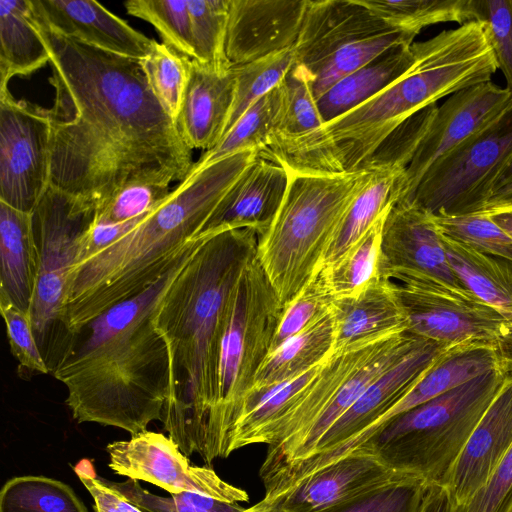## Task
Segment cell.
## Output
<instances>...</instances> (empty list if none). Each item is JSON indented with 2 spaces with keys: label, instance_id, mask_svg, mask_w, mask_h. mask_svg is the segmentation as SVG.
<instances>
[{
  "label": "cell",
  "instance_id": "cell-1",
  "mask_svg": "<svg viewBox=\"0 0 512 512\" xmlns=\"http://www.w3.org/2000/svg\"><path fill=\"white\" fill-rule=\"evenodd\" d=\"M31 14L50 53L55 91L47 109L50 186L97 210L129 185L182 181L194 164L192 150L140 60L66 37Z\"/></svg>",
  "mask_w": 512,
  "mask_h": 512
},
{
  "label": "cell",
  "instance_id": "cell-2",
  "mask_svg": "<svg viewBox=\"0 0 512 512\" xmlns=\"http://www.w3.org/2000/svg\"><path fill=\"white\" fill-rule=\"evenodd\" d=\"M214 233L197 238L154 284L115 304L76 333L52 367L68 391L78 423L121 428L131 436L162 419L169 394V356L153 325L156 307L187 262Z\"/></svg>",
  "mask_w": 512,
  "mask_h": 512
},
{
  "label": "cell",
  "instance_id": "cell-3",
  "mask_svg": "<svg viewBox=\"0 0 512 512\" xmlns=\"http://www.w3.org/2000/svg\"><path fill=\"white\" fill-rule=\"evenodd\" d=\"M257 243L258 233L249 228L209 236L153 315L169 356V394L161 422L187 457L202 452L218 402L221 344L232 295Z\"/></svg>",
  "mask_w": 512,
  "mask_h": 512
},
{
  "label": "cell",
  "instance_id": "cell-4",
  "mask_svg": "<svg viewBox=\"0 0 512 512\" xmlns=\"http://www.w3.org/2000/svg\"><path fill=\"white\" fill-rule=\"evenodd\" d=\"M411 47L412 65L383 90L312 132L273 134L260 155L294 173L355 172L410 117L491 78L484 48L465 28L443 30Z\"/></svg>",
  "mask_w": 512,
  "mask_h": 512
},
{
  "label": "cell",
  "instance_id": "cell-5",
  "mask_svg": "<svg viewBox=\"0 0 512 512\" xmlns=\"http://www.w3.org/2000/svg\"><path fill=\"white\" fill-rule=\"evenodd\" d=\"M260 150H246L191 169L131 231L71 267L62 325L72 335L117 303L159 280L205 232L228 190Z\"/></svg>",
  "mask_w": 512,
  "mask_h": 512
},
{
  "label": "cell",
  "instance_id": "cell-6",
  "mask_svg": "<svg viewBox=\"0 0 512 512\" xmlns=\"http://www.w3.org/2000/svg\"><path fill=\"white\" fill-rule=\"evenodd\" d=\"M373 173L368 168L333 175L289 172L280 208L256 249L284 307L318 274L343 216Z\"/></svg>",
  "mask_w": 512,
  "mask_h": 512
},
{
  "label": "cell",
  "instance_id": "cell-7",
  "mask_svg": "<svg viewBox=\"0 0 512 512\" xmlns=\"http://www.w3.org/2000/svg\"><path fill=\"white\" fill-rule=\"evenodd\" d=\"M507 376L493 370L422 403L392 419L357 450L373 453L396 472L446 487L470 436Z\"/></svg>",
  "mask_w": 512,
  "mask_h": 512
},
{
  "label": "cell",
  "instance_id": "cell-8",
  "mask_svg": "<svg viewBox=\"0 0 512 512\" xmlns=\"http://www.w3.org/2000/svg\"><path fill=\"white\" fill-rule=\"evenodd\" d=\"M283 311L284 305L255 255L236 283L222 339L218 402L200 454L208 465L221 456L240 406L271 350Z\"/></svg>",
  "mask_w": 512,
  "mask_h": 512
},
{
  "label": "cell",
  "instance_id": "cell-9",
  "mask_svg": "<svg viewBox=\"0 0 512 512\" xmlns=\"http://www.w3.org/2000/svg\"><path fill=\"white\" fill-rule=\"evenodd\" d=\"M512 157V103L433 165L409 203L433 216L486 211L497 177Z\"/></svg>",
  "mask_w": 512,
  "mask_h": 512
},
{
  "label": "cell",
  "instance_id": "cell-10",
  "mask_svg": "<svg viewBox=\"0 0 512 512\" xmlns=\"http://www.w3.org/2000/svg\"><path fill=\"white\" fill-rule=\"evenodd\" d=\"M95 214L94 207L52 186L32 212L39 263L30 317L41 351L45 343L49 345L52 330L62 325L66 283L78 238Z\"/></svg>",
  "mask_w": 512,
  "mask_h": 512
},
{
  "label": "cell",
  "instance_id": "cell-11",
  "mask_svg": "<svg viewBox=\"0 0 512 512\" xmlns=\"http://www.w3.org/2000/svg\"><path fill=\"white\" fill-rule=\"evenodd\" d=\"M397 291L408 333L447 346L482 342L494 347L512 374V319L477 300L415 281Z\"/></svg>",
  "mask_w": 512,
  "mask_h": 512
},
{
  "label": "cell",
  "instance_id": "cell-12",
  "mask_svg": "<svg viewBox=\"0 0 512 512\" xmlns=\"http://www.w3.org/2000/svg\"><path fill=\"white\" fill-rule=\"evenodd\" d=\"M450 347L420 338L333 424L308 458L292 466L265 489L264 497L275 500L314 472L327 457L375 422L406 394Z\"/></svg>",
  "mask_w": 512,
  "mask_h": 512
},
{
  "label": "cell",
  "instance_id": "cell-13",
  "mask_svg": "<svg viewBox=\"0 0 512 512\" xmlns=\"http://www.w3.org/2000/svg\"><path fill=\"white\" fill-rule=\"evenodd\" d=\"M47 109L0 89V202L32 213L50 186Z\"/></svg>",
  "mask_w": 512,
  "mask_h": 512
},
{
  "label": "cell",
  "instance_id": "cell-14",
  "mask_svg": "<svg viewBox=\"0 0 512 512\" xmlns=\"http://www.w3.org/2000/svg\"><path fill=\"white\" fill-rule=\"evenodd\" d=\"M109 467L118 475L152 483L171 495L184 491L227 503L247 502L243 489L222 480L210 467L191 465L178 445L162 433L144 431L107 445Z\"/></svg>",
  "mask_w": 512,
  "mask_h": 512
},
{
  "label": "cell",
  "instance_id": "cell-15",
  "mask_svg": "<svg viewBox=\"0 0 512 512\" xmlns=\"http://www.w3.org/2000/svg\"><path fill=\"white\" fill-rule=\"evenodd\" d=\"M512 103V94L491 81L452 94L438 107L403 176L397 181L394 204L408 202L425 173Z\"/></svg>",
  "mask_w": 512,
  "mask_h": 512
},
{
  "label": "cell",
  "instance_id": "cell-16",
  "mask_svg": "<svg viewBox=\"0 0 512 512\" xmlns=\"http://www.w3.org/2000/svg\"><path fill=\"white\" fill-rule=\"evenodd\" d=\"M382 274L476 299L453 273L432 215L413 203H395L386 216Z\"/></svg>",
  "mask_w": 512,
  "mask_h": 512
},
{
  "label": "cell",
  "instance_id": "cell-17",
  "mask_svg": "<svg viewBox=\"0 0 512 512\" xmlns=\"http://www.w3.org/2000/svg\"><path fill=\"white\" fill-rule=\"evenodd\" d=\"M307 0H230L226 56L231 66L294 48Z\"/></svg>",
  "mask_w": 512,
  "mask_h": 512
},
{
  "label": "cell",
  "instance_id": "cell-18",
  "mask_svg": "<svg viewBox=\"0 0 512 512\" xmlns=\"http://www.w3.org/2000/svg\"><path fill=\"white\" fill-rule=\"evenodd\" d=\"M395 28L360 0H307L295 63L312 77L335 54L363 39Z\"/></svg>",
  "mask_w": 512,
  "mask_h": 512
},
{
  "label": "cell",
  "instance_id": "cell-19",
  "mask_svg": "<svg viewBox=\"0 0 512 512\" xmlns=\"http://www.w3.org/2000/svg\"><path fill=\"white\" fill-rule=\"evenodd\" d=\"M404 475L360 449L311 473L273 501L285 512H320Z\"/></svg>",
  "mask_w": 512,
  "mask_h": 512
},
{
  "label": "cell",
  "instance_id": "cell-20",
  "mask_svg": "<svg viewBox=\"0 0 512 512\" xmlns=\"http://www.w3.org/2000/svg\"><path fill=\"white\" fill-rule=\"evenodd\" d=\"M35 16L60 34L86 45L142 60L157 41L91 0H30Z\"/></svg>",
  "mask_w": 512,
  "mask_h": 512
},
{
  "label": "cell",
  "instance_id": "cell-21",
  "mask_svg": "<svg viewBox=\"0 0 512 512\" xmlns=\"http://www.w3.org/2000/svg\"><path fill=\"white\" fill-rule=\"evenodd\" d=\"M493 370L510 375L501 355L491 345L465 342L450 347L406 394L375 422L352 438L348 442V447H362L398 415Z\"/></svg>",
  "mask_w": 512,
  "mask_h": 512
},
{
  "label": "cell",
  "instance_id": "cell-22",
  "mask_svg": "<svg viewBox=\"0 0 512 512\" xmlns=\"http://www.w3.org/2000/svg\"><path fill=\"white\" fill-rule=\"evenodd\" d=\"M512 446V374L487 407L457 460L446 488L454 506L481 488Z\"/></svg>",
  "mask_w": 512,
  "mask_h": 512
},
{
  "label": "cell",
  "instance_id": "cell-23",
  "mask_svg": "<svg viewBox=\"0 0 512 512\" xmlns=\"http://www.w3.org/2000/svg\"><path fill=\"white\" fill-rule=\"evenodd\" d=\"M288 182L285 167L259 154L221 200L205 232L249 228L261 235L280 208Z\"/></svg>",
  "mask_w": 512,
  "mask_h": 512
},
{
  "label": "cell",
  "instance_id": "cell-24",
  "mask_svg": "<svg viewBox=\"0 0 512 512\" xmlns=\"http://www.w3.org/2000/svg\"><path fill=\"white\" fill-rule=\"evenodd\" d=\"M232 67L218 71L191 60L189 82L176 119L184 143L205 151L218 144L225 134L234 99Z\"/></svg>",
  "mask_w": 512,
  "mask_h": 512
},
{
  "label": "cell",
  "instance_id": "cell-25",
  "mask_svg": "<svg viewBox=\"0 0 512 512\" xmlns=\"http://www.w3.org/2000/svg\"><path fill=\"white\" fill-rule=\"evenodd\" d=\"M408 332L389 336L343 383L330 405L294 448L270 471L261 474L264 488L270 487L292 466L308 458L333 424L384 372L406 355L419 341Z\"/></svg>",
  "mask_w": 512,
  "mask_h": 512
},
{
  "label": "cell",
  "instance_id": "cell-26",
  "mask_svg": "<svg viewBox=\"0 0 512 512\" xmlns=\"http://www.w3.org/2000/svg\"><path fill=\"white\" fill-rule=\"evenodd\" d=\"M333 350L382 336L406 332L408 320L397 284L386 276L371 282L359 294L336 299Z\"/></svg>",
  "mask_w": 512,
  "mask_h": 512
},
{
  "label": "cell",
  "instance_id": "cell-27",
  "mask_svg": "<svg viewBox=\"0 0 512 512\" xmlns=\"http://www.w3.org/2000/svg\"><path fill=\"white\" fill-rule=\"evenodd\" d=\"M38 263L32 213L0 202V301L30 314Z\"/></svg>",
  "mask_w": 512,
  "mask_h": 512
},
{
  "label": "cell",
  "instance_id": "cell-28",
  "mask_svg": "<svg viewBox=\"0 0 512 512\" xmlns=\"http://www.w3.org/2000/svg\"><path fill=\"white\" fill-rule=\"evenodd\" d=\"M411 46L390 49L322 94L317 104L324 124L368 100L404 74L414 61Z\"/></svg>",
  "mask_w": 512,
  "mask_h": 512
},
{
  "label": "cell",
  "instance_id": "cell-29",
  "mask_svg": "<svg viewBox=\"0 0 512 512\" xmlns=\"http://www.w3.org/2000/svg\"><path fill=\"white\" fill-rule=\"evenodd\" d=\"M50 62V53L32 21L30 0H0V89L14 76Z\"/></svg>",
  "mask_w": 512,
  "mask_h": 512
},
{
  "label": "cell",
  "instance_id": "cell-30",
  "mask_svg": "<svg viewBox=\"0 0 512 512\" xmlns=\"http://www.w3.org/2000/svg\"><path fill=\"white\" fill-rule=\"evenodd\" d=\"M336 321L333 311L315 325L272 350L259 367L251 390L290 381L322 363L332 352Z\"/></svg>",
  "mask_w": 512,
  "mask_h": 512
},
{
  "label": "cell",
  "instance_id": "cell-31",
  "mask_svg": "<svg viewBox=\"0 0 512 512\" xmlns=\"http://www.w3.org/2000/svg\"><path fill=\"white\" fill-rule=\"evenodd\" d=\"M449 265L477 300L512 319V262L477 252L441 234Z\"/></svg>",
  "mask_w": 512,
  "mask_h": 512
},
{
  "label": "cell",
  "instance_id": "cell-32",
  "mask_svg": "<svg viewBox=\"0 0 512 512\" xmlns=\"http://www.w3.org/2000/svg\"><path fill=\"white\" fill-rule=\"evenodd\" d=\"M404 168L374 169L365 187L348 207L335 231L320 265V270L337 262L392 205L393 191Z\"/></svg>",
  "mask_w": 512,
  "mask_h": 512
},
{
  "label": "cell",
  "instance_id": "cell-33",
  "mask_svg": "<svg viewBox=\"0 0 512 512\" xmlns=\"http://www.w3.org/2000/svg\"><path fill=\"white\" fill-rule=\"evenodd\" d=\"M390 208L337 262L318 272L336 299L353 297L371 282L384 276L382 232Z\"/></svg>",
  "mask_w": 512,
  "mask_h": 512
},
{
  "label": "cell",
  "instance_id": "cell-34",
  "mask_svg": "<svg viewBox=\"0 0 512 512\" xmlns=\"http://www.w3.org/2000/svg\"><path fill=\"white\" fill-rule=\"evenodd\" d=\"M282 106L281 83L254 103L216 146L205 151L191 169H201L246 150H262L276 133Z\"/></svg>",
  "mask_w": 512,
  "mask_h": 512
},
{
  "label": "cell",
  "instance_id": "cell-35",
  "mask_svg": "<svg viewBox=\"0 0 512 512\" xmlns=\"http://www.w3.org/2000/svg\"><path fill=\"white\" fill-rule=\"evenodd\" d=\"M387 24L418 35L430 25L472 20L470 0H360Z\"/></svg>",
  "mask_w": 512,
  "mask_h": 512
},
{
  "label": "cell",
  "instance_id": "cell-36",
  "mask_svg": "<svg viewBox=\"0 0 512 512\" xmlns=\"http://www.w3.org/2000/svg\"><path fill=\"white\" fill-rule=\"evenodd\" d=\"M0 512L88 511L69 485L44 476H20L2 487Z\"/></svg>",
  "mask_w": 512,
  "mask_h": 512
},
{
  "label": "cell",
  "instance_id": "cell-37",
  "mask_svg": "<svg viewBox=\"0 0 512 512\" xmlns=\"http://www.w3.org/2000/svg\"><path fill=\"white\" fill-rule=\"evenodd\" d=\"M230 0H187L194 60L218 71L232 66L226 56Z\"/></svg>",
  "mask_w": 512,
  "mask_h": 512
},
{
  "label": "cell",
  "instance_id": "cell-38",
  "mask_svg": "<svg viewBox=\"0 0 512 512\" xmlns=\"http://www.w3.org/2000/svg\"><path fill=\"white\" fill-rule=\"evenodd\" d=\"M294 63L295 51L291 48L250 63L232 66L234 99L225 134L254 103L281 83Z\"/></svg>",
  "mask_w": 512,
  "mask_h": 512
},
{
  "label": "cell",
  "instance_id": "cell-39",
  "mask_svg": "<svg viewBox=\"0 0 512 512\" xmlns=\"http://www.w3.org/2000/svg\"><path fill=\"white\" fill-rule=\"evenodd\" d=\"M191 60L158 42L152 51L140 60L152 93L175 122L189 82Z\"/></svg>",
  "mask_w": 512,
  "mask_h": 512
},
{
  "label": "cell",
  "instance_id": "cell-40",
  "mask_svg": "<svg viewBox=\"0 0 512 512\" xmlns=\"http://www.w3.org/2000/svg\"><path fill=\"white\" fill-rule=\"evenodd\" d=\"M281 87L282 106L275 134L300 136L324 124L311 76L302 65L294 63L281 81Z\"/></svg>",
  "mask_w": 512,
  "mask_h": 512
},
{
  "label": "cell",
  "instance_id": "cell-41",
  "mask_svg": "<svg viewBox=\"0 0 512 512\" xmlns=\"http://www.w3.org/2000/svg\"><path fill=\"white\" fill-rule=\"evenodd\" d=\"M432 219L445 237L477 252L512 262V238L486 211L456 216L432 215Z\"/></svg>",
  "mask_w": 512,
  "mask_h": 512
},
{
  "label": "cell",
  "instance_id": "cell-42",
  "mask_svg": "<svg viewBox=\"0 0 512 512\" xmlns=\"http://www.w3.org/2000/svg\"><path fill=\"white\" fill-rule=\"evenodd\" d=\"M128 14L150 23L162 43L194 59L187 0H128Z\"/></svg>",
  "mask_w": 512,
  "mask_h": 512
},
{
  "label": "cell",
  "instance_id": "cell-43",
  "mask_svg": "<svg viewBox=\"0 0 512 512\" xmlns=\"http://www.w3.org/2000/svg\"><path fill=\"white\" fill-rule=\"evenodd\" d=\"M336 298L318 273L303 290L284 307L271 350L315 325L334 308ZM269 352V353H270Z\"/></svg>",
  "mask_w": 512,
  "mask_h": 512
},
{
  "label": "cell",
  "instance_id": "cell-44",
  "mask_svg": "<svg viewBox=\"0 0 512 512\" xmlns=\"http://www.w3.org/2000/svg\"><path fill=\"white\" fill-rule=\"evenodd\" d=\"M428 485L419 478L404 475L320 512H419Z\"/></svg>",
  "mask_w": 512,
  "mask_h": 512
},
{
  "label": "cell",
  "instance_id": "cell-45",
  "mask_svg": "<svg viewBox=\"0 0 512 512\" xmlns=\"http://www.w3.org/2000/svg\"><path fill=\"white\" fill-rule=\"evenodd\" d=\"M470 7L512 94V0H470Z\"/></svg>",
  "mask_w": 512,
  "mask_h": 512
},
{
  "label": "cell",
  "instance_id": "cell-46",
  "mask_svg": "<svg viewBox=\"0 0 512 512\" xmlns=\"http://www.w3.org/2000/svg\"><path fill=\"white\" fill-rule=\"evenodd\" d=\"M167 185L137 183L129 185L101 205L94 220L105 224H118L142 216L160 203L171 193Z\"/></svg>",
  "mask_w": 512,
  "mask_h": 512
},
{
  "label": "cell",
  "instance_id": "cell-47",
  "mask_svg": "<svg viewBox=\"0 0 512 512\" xmlns=\"http://www.w3.org/2000/svg\"><path fill=\"white\" fill-rule=\"evenodd\" d=\"M10 349L19 362V371L29 374L51 372L37 342L30 314L0 301Z\"/></svg>",
  "mask_w": 512,
  "mask_h": 512
},
{
  "label": "cell",
  "instance_id": "cell-48",
  "mask_svg": "<svg viewBox=\"0 0 512 512\" xmlns=\"http://www.w3.org/2000/svg\"><path fill=\"white\" fill-rule=\"evenodd\" d=\"M452 512H512V446L484 485Z\"/></svg>",
  "mask_w": 512,
  "mask_h": 512
},
{
  "label": "cell",
  "instance_id": "cell-49",
  "mask_svg": "<svg viewBox=\"0 0 512 512\" xmlns=\"http://www.w3.org/2000/svg\"><path fill=\"white\" fill-rule=\"evenodd\" d=\"M108 487L122 494L144 512H205L177 501L175 498L154 495L143 489L137 480L112 482L100 478Z\"/></svg>",
  "mask_w": 512,
  "mask_h": 512
},
{
  "label": "cell",
  "instance_id": "cell-50",
  "mask_svg": "<svg viewBox=\"0 0 512 512\" xmlns=\"http://www.w3.org/2000/svg\"><path fill=\"white\" fill-rule=\"evenodd\" d=\"M77 475L94 499V512H144L104 484L99 477L82 473Z\"/></svg>",
  "mask_w": 512,
  "mask_h": 512
},
{
  "label": "cell",
  "instance_id": "cell-51",
  "mask_svg": "<svg viewBox=\"0 0 512 512\" xmlns=\"http://www.w3.org/2000/svg\"><path fill=\"white\" fill-rule=\"evenodd\" d=\"M453 506L451 495L445 486L429 484L419 512H452Z\"/></svg>",
  "mask_w": 512,
  "mask_h": 512
},
{
  "label": "cell",
  "instance_id": "cell-52",
  "mask_svg": "<svg viewBox=\"0 0 512 512\" xmlns=\"http://www.w3.org/2000/svg\"><path fill=\"white\" fill-rule=\"evenodd\" d=\"M486 212L512 238V202L491 207Z\"/></svg>",
  "mask_w": 512,
  "mask_h": 512
},
{
  "label": "cell",
  "instance_id": "cell-53",
  "mask_svg": "<svg viewBox=\"0 0 512 512\" xmlns=\"http://www.w3.org/2000/svg\"><path fill=\"white\" fill-rule=\"evenodd\" d=\"M512 202V183L494 191L489 198L487 209ZM486 209V210H487Z\"/></svg>",
  "mask_w": 512,
  "mask_h": 512
},
{
  "label": "cell",
  "instance_id": "cell-54",
  "mask_svg": "<svg viewBox=\"0 0 512 512\" xmlns=\"http://www.w3.org/2000/svg\"><path fill=\"white\" fill-rule=\"evenodd\" d=\"M241 512H285L276 501H268L266 499H262L260 502L255 505L245 508Z\"/></svg>",
  "mask_w": 512,
  "mask_h": 512
},
{
  "label": "cell",
  "instance_id": "cell-55",
  "mask_svg": "<svg viewBox=\"0 0 512 512\" xmlns=\"http://www.w3.org/2000/svg\"><path fill=\"white\" fill-rule=\"evenodd\" d=\"M510 183H512V157L497 177L492 193Z\"/></svg>",
  "mask_w": 512,
  "mask_h": 512
}]
</instances>
